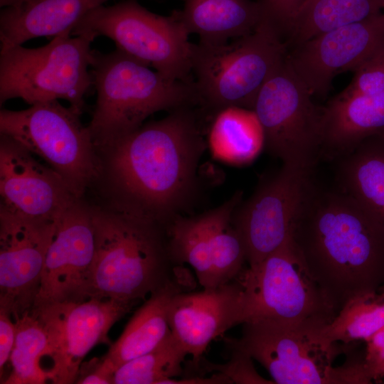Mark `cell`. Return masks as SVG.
<instances>
[{"instance_id":"20","label":"cell","mask_w":384,"mask_h":384,"mask_svg":"<svg viewBox=\"0 0 384 384\" xmlns=\"http://www.w3.org/2000/svg\"><path fill=\"white\" fill-rule=\"evenodd\" d=\"M384 135V91L341 92L322 107L321 158L335 161L364 139Z\"/></svg>"},{"instance_id":"13","label":"cell","mask_w":384,"mask_h":384,"mask_svg":"<svg viewBox=\"0 0 384 384\" xmlns=\"http://www.w3.org/2000/svg\"><path fill=\"white\" fill-rule=\"evenodd\" d=\"M135 304L112 299L53 302L35 306L48 341L50 383H75L80 365L96 345L107 343L111 327Z\"/></svg>"},{"instance_id":"16","label":"cell","mask_w":384,"mask_h":384,"mask_svg":"<svg viewBox=\"0 0 384 384\" xmlns=\"http://www.w3.org/2000/svg\"><path fill=\"white\" fill-rule=\"evenodd\" d=\"M0 207L19 216L56 221L80 200L53 169L10 137L0 138Z\"/></svg>"},{"instance_id":"35","label":"cell","mask_w":384,"mask_h":384,"mask_svg":"<svg viewBox=\"0 0 384 384\" xmlns=\"http://www.w3.org/2000/svg\"><path fill=\"white\" fill-rule=\"evenodd\" d=\"M366 341L367 347L364 361L369 370L384 361V326Z\"/></svg>"},{"instance_id":"22","label":"cell","mask_w":384,"mask_h":384,"mask_svg":"<svg viewBox=\"0 0 384 384\" xmlns=\"http://www.w3.org/2000/svg\"><path fill=\"white\" fill-rule=\"evenodd\" d=\"M336 161V188L384 225V135L364 139Z\"/></svg>"},{"instance_id":"9","label":"cell","mask_w":384,"mask_h":384,"mask_svg":"<svg viewBox=\"0 0 384 384\" xmlns=\"http://www.w3.org/2000/svg\"><path fill=\"white\" fill-rule=\"evenodd\" d=\"M80 115L58 100L39 102L23 110L0 112L1 134L43 159L79 199L102 173V162Z\"/></svg>"},{"instance_id":"12","label":"cell","mask_w":384,"mask_h":384,"mask_svg":"<svg viewBox=\"0 0 384 384\" xmlns=\"http://www.w3.org/2000/svg\"><path fill=\"white\" fill-rule=\"evenodd\" d=\"M242 193L201 215L178 214L165 226L170 256L174 264H188L203 289L235 280L247 262L244 242L233 223Z\"/></svg>"},{"instance_id":"26","label":"cell","mask_w":384,"mask_h":384,"mask_svg":"<svg viewBox=\"0 0 384 384\" xmlns=\"http://www.w3.org/2000/svg\"><path fill=\"white\" fill-rule=\"evenodd\" d=\"M384 0H309L292 18L283 41L287 50L339 27L378 14Z\"/></svg>"},{"instance_id":"18","label":"cell","mask_w":384,"mask_h":384,"mask_svg":"<svg viewBox=\"0 0 384 384\" xmlns=\"http://www.w3.org/2000/svg\"><path fill=\"white\" fill-rule=\"evenodd\" d=\"M384 41V14L319 35L288 51L297 76L312 95L325 96L334 78L354 71Z\"/></svg>"},{"instance_id":"33","label":"cell","mask_w":384,"mask_h":384,"mask_svg":"<svg viewBox=\"0 0 384 384\" xmlns=\"http://www.w3.org/2000/svg\"><path fill=\"white\" fill-rule=\"evenodd\" d=\"M232 353L233 358L230 362L222 366L223 369H220L221 373L227 375L232 383H267L255 372L251 358L238 352L232 351Z\"/></svg>"},{"instance_id":"34","label":"cell","mask_w":384,"mask_h":384,"mask_svg":"<svg viewBox=\"0 0 384 384\" xmlns=\"http://www.w3.org/2000/svg\"><path fill=\"white\" fill-rule=\"evenodd\" d=\"M16 322L6 311L0 310V376L4 375V367L14 346Z\"/></svg>"},{"instance_id":"23","label":"cell","mask_w":384,"mask_h":384,"mask_svg":"<svg viewBox=\"0 0 384 384\" xmlns=\"http://www.w3.org/2000/svg\"><path fill=\"white\" fill-rule=\"evenodd\" d=\"M176 13L188 33L208 44L247 36L262 21L260 6L252 0H185Z\"/></svg>"},{"instance_id":"25","label":"cell","mask_w":384,"mask_h":384,"mask_svg":"<svg viewBox=\"0 0 384 384\" xmlns=\"http://www.w3.org/2000/svg\"><path fill=\"white\" fill-rule=\"evenodd\" d=\"M212 116L207 144L213 157L235 166L251 163L265 146L263 129L255 111L232 106Z\"/></svg>"},{"instance_id":"3","label":"cell","mask_w":384,"mask_h":384,"mask_svg":"<svg viewBox=\"0 0 384 384\" xmlns=\"http://www.w3.org/2000/svg\"><path fill=\"white\" fill-rule=\"evenodd\" d=\"M91 209L95 251L87 299L136 304L174 278L165 226L117 204Z\"/></svg>"},{"instance_id":"24","label":"cell","mask_w":384,"mask_h":384,"mask_svg":"<svg viewBox=\"0 0 384 384\" xmlns=\"http://www.w3.org/2000/svg\"><path fill=\"white\" fill-rule=\"evenodd\" d=\"M183 292L180 282L173 278L151 293L136 311L119 338L105 356L117 369L126 362L156 348L171 333L168 311L171 299Z\"/></svg>"},{"instance_id":"11","label":"cell","mask_w":384,"mask_h":384,"mask_svg":"<svg viewBox=\"0 0 384 384\" xmlns=\"http://www.w3.org/2000/svg\"><path fill=\"white\" fill-rule=\"evenodd\" d=\"M236 279L242 289V324L257 319L331 321L337 314L309 273L292 234Z\"/></svg>"},{"instance_id":"21","label":"cell","mask_w":384,"mask_h":384,"mask_svg":"<svg viewBox=\"0 0 384 384\" xmlns=\"http://www.w3.org/2000/svg\"><path fill=\"white\" fill-rule=\"evenodd\" d=\"M108 0H13L0 14L1 50L41 36L72 31L90 11Z\"/></svg>"},{"instance_id":"8","label":"cell","mask_w":384,"mask_h":384,"mask_svg":"<svg viewBox=\"0 0 384 384\" xmlns=\"http://www.w3.org/2000/svg\"><path fill=\"white\" fill-rule=\"evenodd\" d=\"M73 36H105L116 48L173 80L192 82L193 44L176 11L152 13L137 0L98 6L75 26Z\"/></svg>"},{"instance_id":"31","label":"cell","mask_w":384,"mask_h":384,"mask_svg":"<svg viewBox=\"0 0 384 384\" xmlns=\"http://www.w3.org/2000/svg\"><path fill=\"white\" fill-rule=\"evenodd\" d=\"M309 0H257L262 20L283 37L297 12Z\"/></svg>"},{"instance_id":"27","label":"cell","mask_w":384,"mask_h":384,"mask_svg":"<svg viewBox=\"0 0 384 384\" xmlns=\"http://www.w3.org/2000/svg\"><path fill=\"white\" fill-rule=\"evenodd\" d=\"M16 338L9 361L11 372L4 384H42L50 381L42 358L48 353L47 335L30 312L15 321Z\"/></svg>"},{"instance_id":"2","label":"cell","mask_w":384,"mask_h":384,"mask_svg":"<svg viewBox=\"0 0 384 384\" xmlns=\"http://www.w3.org/2000/svg\"><path fill=\"white\" fill-rule=\"evenodd\" d=\"M192 107L170 112L102 150L114 204L164 226L179 214L196 187L206 146Z\"/></svg>"},{"instance_id":"1","label":"cell","mask_w":384,"mask_h":384,"mask_svg":"<svg viewBox=\"0 0 384 384\" xmlns=\"http://www.w3.org/2000/svg\"><path fill=\"white\" fill-rule=\"evenodd\" d=\"M309 273L337 311L384 285V225L338 188L310 177L292 228Z\"/></svg>"},{"instance_id":"5","label":"cell","mask_w":384,"mask_h":384,"mask_svg":"<svg viewBox=\"0 0 384 384\" xmlns=\"http://www.w3.org/2000/svg\"><path fill=\"white\" fill-rule=\"evenodd\" d=\"M330 321L284 322L257 319L244 322L241 337L228 341L232 351L259 362L278 384L370 383L365 362L333 366L341 350L327 341L321 329Z\"/></svg>"},{"instance_id":"7","label":"cell","mask_w":384,"mask_h":384,"mask_svg":"<svg viewBox=\"0 0 384 384\" xmlns=\"http://www.w3.org/2000/svg\"><path fill=\"white\" fill-rule=\"evenodd\" d=\"M70 31L53 36L35 48L14 46L0 52V105L21 98L30 105L60 99L80 114L92 85L89 35L71 37Z\"/></svg>"},{"instance_id":"4","label":"cell","mask_w":384,"mask_h":384,"mask_svg":"<svg viewBox=\"0 0 384 384\" xmlns=\"http://www.w3.org/2000/svg\"><path fill=\"white\" fill-rule=\"evenodd\" d=\"M116 48L92 50L97 100L87 126L97 151L137 130L151 114L198 105L194 80L169 79Z\"/></svg>"},{"instance_id":"17","label":"cell","mask_w":384,"mask_h":384,"mask_svg":"<svg viewBox=\"0 0 384 384\" xmlns=\"http://www.w3.org/2000/svg\"><path fill=\"white\" fill-rule=\"evenodd\" d=\"M95 251L91 206L80 199L57 221L45 260L40 290L33 308L53 302L87 299Z\"/></svg>"},{"instance_id":"36","label":"cell","mask_w":384,"mask_h":384,"mask_svg":"<svg viewBox=\"0 0 384 384\" xmlns=\"http://www.w3.org/2000/svg\"><path fill=\"white\" fill-rule=\"evenodd\" d=\"M369 372L373 380H377L384 376V361L370 368Z\"/></svg>"},{"instance_id":"37","label":"cell","mask_w":384,"mask_h":384,"mask_svg":"<svg viewBox=\"0 0 384 384\" xmlns=\"http://www.w3.org/2000/svg\"><path fill=\"white\" fill-rule=\"evenodd\" d=\"M378 293L381 297L384 299V285H383L378 290Z\"/></svg>"},{"instance_id":"19","label":"cell","mask_w":384,"mask_h":384,"mask_svg":"<svg viewBox=\"0 0 384 384\" xmlns=\"http://www.w3.org/2000/svg\"><path fill=\"white\" fill-rule=\"evenodd\" d=\"M242 289L235 280L201 292H181L171 300L168 321L172 336L199 364L209 343L242 324Z\"/></svg>"},{"instance_id":"32","label":"cell","mask_w":384,"mask_h":384,"mask_svg":"<svg viewBox=\"0 0 384 384\" xmlns=\"http://www.w3.org/2000/svg\"><path fill=\"white\" fill-rule=\"evenodd\" d=\"M115 371V368L105 356L93 358L82 363L75 383L114 384Z\"/></svg>"},{"instance_id":"14","label":"cell","mask_w":384,"mask_h":384,"mask_svg":"<svg viewBox=\"0 0 384 384\" xmlns=\"http://www.w3.org/2000/svg\"><path fill=\"white\" fill-rule=\"evenodd\" d=\"M57 221L23 218L0 207V310L14 321L35 304Z\"/></svg>"},{"instance_id":"29","label":"cell","mask_w":384,"mask_h":384,"mask_svg":"<svg viewBox=\"0 0 384 384\" xmlns=\"http://www.w3.org/2000/svg\"><path fill=\"white\" fill-rule=\"evenodd\" d=\"M187 355L171 332L153 350L119 366L114 384H164L181 373Z\"/></svg>"},{"instance_id":"6","label":"cell","mask_w":384,"mask_h":384,"mask_svg":"<svg viewBox=\"0 0 384 384\" xmlns=\"http://www.w3.org/2000/svg\"><path fill=\"white\" fill-rule=\"evenodd\" d=\"M287 53L280 35L263 20L233 41L194 43L192 73L198 105L212 115L232 106L252 110L260 89Z\"/></svg>"},{"instance_id":"15","label":"cell","mask_w":384,"mask_h":384,"mask_svg":"<svg viewBox=\"0 0 384 384\" xmlns=\"http://www.w3.org/2000/svg\"><path fill=\"white\" fill-rule=\"evenodd\" d=\"M314 173L282 165L233 215L249 267L263 261L292 234L306 184Z\"/></svg>"},{"instance_id":"30","label":"cell","mask_w":384,"mask_h":384,"mask_svg":"<svg viewBox=\"0 0 384 384\" xmlns=\"http://www.w3.org/2000/svg\"><path fill=\"white\" fill-rule=\"evenodd\" d=\"M353 72V80L342 94L371 95L384 91V41Z\"/></svg>"},{"instance_id":"10","label":"cell","mask_w":384,"mask_h":384,"mask_svg":"<svg viewBox=\"0 0 384 384\" xmlns=\"http://www.w3.org/2000/svg\"><path fill=\"white\" fill-rule=\"evenodd\" d=\"M312 96L287 55L260 89L252 109L267 151L283 165L310 174L321 158L322 141V107Z\"/></svg>"},{"instance_id":"28","label":"cell","mask_w":384,"mask_h":384,"mask_svg":"<svg viewBox=\"0 0 384 384\" xmlns=\"http://www.w3.org/2000/svg\"><path fill=\"white\" fill-rule=\"evenodd\" d=\"M384 326V299L377 293L348 299L334 318L321 330L329 342L368 340Z\"/></svg>"}]
</instances>
